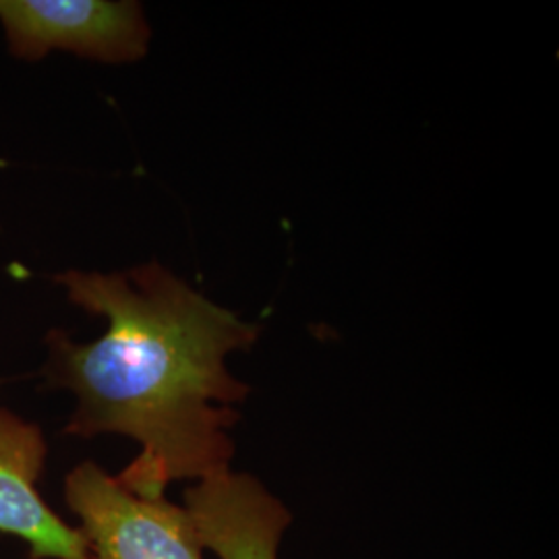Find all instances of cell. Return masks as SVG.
I'll list each match as a JSON object with an SVG mask.
<instances>
[{
	"label": "cell",
	"mask_w": 559,
	"mask_h": 559,
	"mask_svg": "<svg viewBox=\"0 0 559 559\" xmlns=\"http://www.w3.org/2000/svg\"><path fill=\"white\" fill-rule=\"evenodd\" d=\"M0 21L13 55L27 60L71 50L85 59L133 62L145 57L152 38L138 2L0 0Z\"/></svg>",
	"instance_id": "3957f363"
},
{
	"label": "cell",
	"mask_w": 559,
	"mask_h": 559,
	"mask_svg": "<svg viewBox=\"0 0 559 559\" xmlns=\"http://www.w3.org/2000/svg\"><path fill=\"white\" fill-rule=\"evenodd\" d=\"M78 307L108 320L102 338L75 344L55 332L46 376L69 388L78 411L67 433H120L141 452L117 480L141 498H162L168 483L226 471L235 454L230 404L249 388L226 357L249 350L260 325L240 320L160 263L122 274L67 272L57 276Z\"/></svg>",
	"instance_id": "6da1fadb"
},
{
	"label": "cell",
	"mask_w": 559,
	"mask_h": 559,
	"mask_svg": "<svg viewBox=\"0 0 559 559\" xmlns=\"http://www.w3.org/2000/svg\"><path fill=\"white\" fill-rule=\"evenodd\" d=\"M185 501L203 549L221 559H278L290 514L253 477L218 471L191 487Z\"/></svg>",
	"instance_id": "5b68a950"
},
{
	"label": "cell",
	"mask_w": 559,
	"mask_h": 559,
	"mask_svg": "<svg viewBox=\"0 0 559 559\" xmlns=\"http://www.w3.org/2000/svg\"><path fill=\"white\" fill-rule=\"evenodd\" d=\"M64 500L80 516L90 559H203L187 508L135 496L94 462L71 471Z\"/></svg>",
	"instance_id": "7a4b0ae2"
},
{
	"label": "cell",
	"mask_w": 559,
	"mask_h": 559,
	"mask_svg": "<svg viewBox=\"0 0 559 559\" xmlns=\"http://www.w3.org/2000/svg\"><path fill=\"white\" fill-rule=\"evenodd\" d=\"M44 459L40 429L0 408V533L25 540L34 559H90L80 528L67 526L41 500Z\"/></svg>",
	"instance_id": "277c9868"
}]
</instances>
